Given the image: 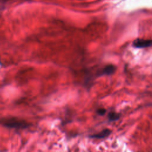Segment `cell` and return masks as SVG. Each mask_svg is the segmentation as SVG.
<instances>
[{"mask_svg": "<svg viewBox=\"0 0 152 152\" xmlns=\"http://www.w3.org/2000/svg\"><path fill=\"white\" fill-rule=\"evenodd\" d=\"M121 117V114L115 112H110L107 115L108 119L110 122L116 121L118 120Z\"/></svg>", "mask_w": 152, "mask_h": 152, "instance_id": "obj_5", "label": "cell"}, {"mask_svg": "<svg viewBox=\"0 0 152 152\" xmlns=\"http://www.w3.org/2000/svg\"><path fill=\"white\" fill-rule=\"evenodd\" d=\"M116 69L115 65L113 64H109L106 65L102 69L98 71L96 73V77H100L102 75H110L113 74Z\"/></svg>", "mask_w": 152, "mask_h": 152, "instance_id": "obj_2", "label": "cell"}, {"mask_svg": "<svg viewBox=\"0 0 152 152\" xmlns=\"http://www.w3.org/2000/svg\"><path fill=\"white\" fill-rule=\"evenodd\" d=\"M1 124L7 128L18 129H26L30 125V124L25 120L15 117L4 119L1 121Z\"/></svg>", "mask_w": 152, "mask_h": 152, "instance_id": "obj_1", "label": "cell"}, {"mask_svg": "<svg viewBox=\"0 0 152 152\" xmlns=\"http://www.w3.org/2000/svg\"><path fill=\"white\" fill-rule=\"evenodd\" d=\"M106 112V110L104 108H99L96 110V113L100 116H103Z\"/></svg>", "mask_w": 152, "mask_h": 152, "instance_id": "obj_6", "label": "cell"}, {"mask_svg": "<svg viewBox=\"0 0 152 152\" xmlns=\"http://www.w3.org/2000/svg\"><path fill=\"white\" fill-rule=\"evenodd\" d=\"M112 131L109 129H104L102 130V131L97 133V134H94L93 135H90V137L91 138H96V139H102L106 138L108 137Z\"/></svg>", "mask_w": 152, "mask_h": 152, "instance_id": "obj_4", "label": "cell"}, {"mask_svg": "<svg viewBox=\"0 0 152 152\" xmlns=\"http://www.w3.org/2000/svg\"><path fill=\"white\" fill-rule=\"evenodd\" d=\"M152 41L151 39H137L133 42V46L136 48H146L151 46Z\"/></svg>", "mask_w": 152, "mask_h": 152, "instance_id": "obj_3", "label": "cell"}]
</instances>
